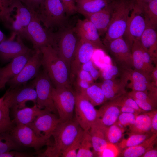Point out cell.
Here are the masks:
<instances>
[{
    "instance_id": "6da1fadb",
    "label": "cell",
    "mask_w": 157,
    "mask_h": 157,
    "mask_svg": "<svg viewBox=\"0 0 157 157\" xmlns=\"http://www.w3.org/2000/svg\"><path fill=\"white\" fill-rule=\"evenodd\" d=\"M83 130L75 117L64 122L60 121L53 132L50 140L43 152L37 154L38 157L62 156L65 151L70 145L79 134Z\"/></svg>"
},
{
    "instance_id": "7a4b0ae2",
    "label": "cell",
    "mask_w": 157,
    "mask_h": 157,
    "mask_svg": "<svg viewBox=\"0 0 157 157\" xmlns=\"http://www.w3.org/2000/svg\"><path fill=\"white\" fill-rule=\"evenodd\" d=\"M40 50L41 55L42 65L47 73L53 87L72 89L70 71L55 49L49 45L42 47Z\"/></svg>"
},
{
    "instance_id": "3957f363",
    "label": "cell",
    "mask_w": 157,
    "mask_h": 157,
    "mask_svg": "<svg viewBox=\"0 0 157 157\" xmlns=\"http://www.w3.org/2000/svg\"><path fill=\"white\" fill-rule=\"evenodd\" d=\"M135 1V0H115L111 2V17L104 40L105 45L123 36Z\"/></svg>"
},
{
    "instance_id": "277c9868",
    "label": "cell",
    "mask_w": 157,
    "mask_h": 157,
    "mask_svg": "<svg viewBox=\"0 0 157 157\" xmlns=\"http://www.w3.org/2000/svg\"><path fill=\"white\" fill-rule=\"evenodd\" d=\"M51 46L70 72L71 61L79 40L74 28L61 27L57 32H51Z\"/></svg>"
},
{
    "instance_id": "5b68a950",
    "label": "cell",
    "mask_w": 157,
    "mask_h": 157,
    "mask_svg": "<svg viewBox=\"0 0 157 157\" xmlns=\"http://www.w3.org/2000/svg\"><path fill=\"white\" fill-rule=\"evenodd\" d=\"M44 27L52 31L62 27L66 21V12L60 0H44L35 12Z\"/></svg>"
},
{
    "instance_id": "8992f818",
    "label": "cell",
    "mask_w": 157,
    "mask_h": 157,
    "mask_svg": "<svg viewBox=\"0 0 157 157\" xmlns=\"http://www.w3.org/2000/svg\"><path fill=\"white\" fill-rule=\"evenodd\" d=\"M32 84L36 92V104L38 107L40 109H45L57 115V112L52 97V91L53 86L44 69L39 72L32 81Z\"/></svg>"
},
{
    "instance_id": "52a82bcc",
    "label": "cell",
    "mask_w": 157,
    "mask_h": 157,
    "mask_svg": "<svg viewBox=\"0 0 157 157\" xmlns=\"http://www.w3.org/2000/svg\"><path fill=\"white\" fill-rule=\"evenodd\" d=\"M52 94L60 121L72 119L75 102V93L72 89L53 87Z\"/></svg>"
},
{
    "instance_id": "ba28073f",
    "label": "cell",
    "mask_w": 157,
    "mask_h": 157,
    "mask_svg": "<svg viewBox=\"0 0 157 157\" xmlns=\"http://www.w3.org/2000/svg\"><path fill=\"white\" fill-rule=\"evenodd\" d=\"M75 118L84 131H89L99 119L98 110L87 99L80 94L74 92Z\"/></svg>"
},
{
    "instance_id": "9c48e42d",
    "label": "cell",
    "mask_w": 157,
    "mask_h": 157,
    "mask_svg": "<svg viewBox=\"0 0 157 157\" xmlns=\"http://www.w3.org/2000/svg\"><path fill=\"white\" fill-rule=\"evenodd\" d=\"M14 6L15 14L11 13L4 24L22 39H27L26 30L32 18V11L18 0H15Z\"/></svg>"
},
{
    "instance_id": "30bf717a",
    "label": "cell",
    "mask_w": 157,
    "mask_h": 157,
    "mask_svg": "<svg viewBox=\"0 0 157 157\" xmlns=\"http://www.w3.org/2000/svg\"><path fill=\"white\" fill-rule=\"evenodd\" d=\"M41 23L35 12L32 11V18L26 30L27 40L31 42L35 51L52 44L51 31L44 27Z\"/></svg>"
},
{
    "instance_id": "8fae6325",
    "label": "cell",
    "mask_w": 157,
    "mask_h": 157,
    "mask_svg": "<svg viewBox=\"0 0 157 157\" xmlns=\"http://www.w3.org/2000/svg\"><path fill=\"white\" fill-rule=\"evenodd\" d=\"M10 133L22 147H32L37 151L47 145L50 140L38 136L31 128L25 125H15Z\"/></svg>"
},
{
    "instance_id": "7c38bea8",
    "label": "cell",
    "mask_w": 157,
    "mask_h": 157,
    "mask_svg": "<svg viewBox=\"0 0 157 157\" xmlns=\"http://www.w3.org/2000/svg\"><path fill=\"white\" fill-rule=\"evenodd\" d=\"M146 25L145 21L142 11L135 1L134 7L130 14L123 35L131 49L134 41L135 40H140Z\"/></svg>"
},
{
    "instance_id": "4fadbf2b",
    "label": "cell",
    "mask_w": 157,
    "mask_h": 157,
    "mask_svg": "<svg viewBox=\"0 0 157 157\" xmlns=\"http://www.w3.org/2000/svg\"><path fill=\"white\" fill-rule=\"evenodd\" d=\"M35 51L19 73L7 83L10 88L26 84L38 74L42 65L41 55L40 50Z\"/></svg>"
},
{
    "instance_id": "5bb4252c",
    "label": "cell",
    "mask_w": 157,
    "mask_h": 157,
    "mask_svg": "<svg viewBox=\"0 0 157 157\" xmlns=\"http://www.w3.org/2000/svg\"><path fill=\"white\" fill-rule=\"evenodd\" d=\"M121 69L133 67L131 49L123 37L105 44Z\"/></svg>"
},
{
    "instance_id": "9a60e30c",
    "label": "cell",
    "mask_w": 157,
    "mask_h": 157,
    "mask_svg": "<svg viewBox=\"0 0 157 157\" xmlns=\"http://www.w3.org/2000/svg\"><path fill=\"white\" fill-rule=\"evenodd\" d=\"M60 122L56 115L47 111L26 125L31 128L38 136L50 140L53 132Z\"/></svg>"
},
{
    "instance_id": "2e32d148",
    "label": "cell",
    "mask_w": 157,
    "mask_h": 157,
    "mask_svg": "<svg viewBox=\"0 0 157 157\" xmlns=\"http://www.w3.org/2000/svg\"><path fill=\"white\" fill-rule=\"evenodd\" d=\"M10 96V110L12 112L24 108L26 103L28 101L36 104L37 95L34 86L31 83L29 85H22L14 88L9 89Z\"/></svg>"
},
{
    "instance_id": "e0dca14e",
    "label": "cell",
    "mask_w": 157,
    "mask_h": 157,
    "mask_svg": "<svg viewBox=\"0 0 157 157\" xmlns=\"http://www.w3.org/2000/svg\"><path fill=\"white\" fill-rule=\"evenodd\" d=\"M74 29L79 39L90 43L96 49L106 51L97 29L88 19H78Z\"/></svg>"
},
{
    "instance_id": "ac0fdd59",
    "label": "cell",
    "mask_w": 157,
    "mask_h": 157,
    "mask_svg": "<svg viewBox=\"0 0 157 157\" xmlns=\"http://www.w3.org/2000/svg\"><path fill=\"white\" fill-rule=\"evenodd\" d=\"M17 34L12 32L10 37L0 43V59L3 61L11 60L19 55L33 51L24 45L22 39Z\"/></svg>"
},
{
    "instance_id": "d6986e66",
    "label": "cell",
    "mask_w": 157,
    "mask_h": 157,
    "mask_svg": "<svg viewBox=\"0 0 157 157\" xmlns=\"http://www.w3.org/2000/svg\"><path fill=\"white\" fill-rule=\"evenodd\" d=\"M96 49L90 43L79 39L71 63L70 78L71 82L81 69L82 65L91 60Z\"/></svg>"
},
{
    "instance_id": "ffe728a7",
    "label": "cell",
    "mask_w": 157,
    "mask_h": 157,
    "mask_svg": "<svg viewBox=\"0 0 157 157\" xmlns=\"http://www.w3.org/2000/svg\"><path fill=\"white\" fill-rule=\"evenodd\" d=\"M35 51L17 56L7 65L0 68V89L4 88L8 82L19 73Z\"/></svg>"
},
{
    "instance_id": "44dd1931",
    "label": "cell",
    "mask_w": 157,
    "mask_h": 157,
    "mask_svg": "<svg viewBox=\"0 0 157 157\" xmlns=\"http://www.w3.org/2000/svg\"><path fill=\"white\" fill-rule=\"evenodd\" d=\"M112 14L111 2L102 10L98 12L83 15L91 22L97 29L100 36L106 33L109 25Z\"/></svg>"
},
{
    "instance_id": "7402d4cb",
    "label": "cell",
    "mask_w": 157,
    "mask_h": 157,
    "mask_svg": "<svg viewBox=\"0 0 157 157\" xmlns=\"http://www.w3.org/2000/svg\"><path fill=\"white\" fill-rule=\"evenodd\" d=\"M156 29L152 26L146 24L139 40L143 48L150 54L153 63L157 64V34Z\"/></svg>"
},
{
    "instance_id": "603a6c76",
    "label": "cell",
    "mask_w": 157,
    "mask_h": 157,
    "mask_svg": "<svg viewBox=\"0 0 157 157\" xmlns=\"http://www.w3.org/2000/svg\"><path fill=\"white\" fill-rule=\"evenodd\" d=\"M98 110V121L106 128L115 123L121 113L118 106L112 101L105 102Z\"/></svg>"
},
{
    "instance_id": "cb8c5ba5",
    "label": "cell",
    "mask_w": 157,
    "mask_h": 157,
    "mask_svg": "<svg viewBox=\"0 0 157 157\" xmlns=\"http://www.w3.org/2000/svg\"><path fill=\"white\" fill-rule=\"evenodd\" d=\"M47 111L48 110L39 108L35 104L31 107L26 106L12 112L13 119L12 120L15 125H27L32 122L39 115Z\"/></svg>"
},
{
    "instance_id": "d4e9b609",
    "label": "cell",
    "mask_w": 157,
    "mask_h": 157,
    "mask_svg": "<svg viewBox=\"0 0 157 157\" xmlns=\"http://www.w3.org/2000/svg\"><path fill=\"white\" fill-rule=\"evenodd\" d=\"M107 101L113 100L127 93L126 86L120 79L105 80L98 85Z\"/></svg>"
},
{
    "instance_id": "484cf974",
    "label": "cell",
    "mask_w": 157,
    "mask_h": 157,
    "mask_svg": "<svg viewBox=\"0 0 157 157\" xmlns=\"http://www.w3.org/2000/svg\"><path fill=\"white\" fill-rule=\"evenodd\" d=\"M106 128L98 121L92 126L89 131L94 156H97V154L105 147L108 143L105 138Z\"/></svg>"
},
{
    "instance_id": "4316f807",
    "label": "cell",
    "mask_w": 157,
    "mask_h": 157,
    "mask_svg": "<svg viewBox=\"0 0 157 157\" xmlns=\"http://www.w3.org/2000/svg\"><path fill=\"white\" fill-rule=\"evenodd\" d=\"M0 102V133L10 131L15 126L10 116V102L9 92L7 90Z\"/></svg>"
},
{
    "instance_id": "83f0119b",
    "label": "cell",
    "mask_w": 157,
    "mask_h": 157,
    "mask_svg": "<svg viewBox=\"0 0 157 157\" xmlns=\"http://www.w3.org/2000/svg\"><path fill=\"white\" fill-rule=\"evenodd\" d=\"M157 133L152 134L149 138L141 144L126 148L122 150L119 156L123 157H139L148 150L154 148L157 142Z\"/></svg>"
},
{
    "instance_id": "f1b7e54d",
    "label": "cell",
    "mask_w": 157,
    "mask_h": 157,
    "mask_svg": "<svg viewBox=\"0 0 157 157\" xmlns=\"http://www.w3.org/2000/svg\"><path fill=\"white\" fill-rule=\"evenodd\" d=\"M121 69L120 79L125 85L129 83L154 84L152 81L150 74L131 68Z\"/></svg>"
},
{
    "instance_id": "f546056e",
    "label": "cell",
    "mask_w": 157,
    "mask_h": 157,
    "mask_svg": "<svg viewBox=\"0 0 157 157\" xmlns=\"http://www.w3.org/2000/svg\"><path fill=\"white\" fill-rule=\"evenodd\" d=\"M77 12L82 15L99 11L107 7L108 0H75Z\"/></svg>"
},
{
    "instance_id": "4dcf8cb0",
    "label": "cell",
    "mask_w": 157,
    "mask_h": 157,
    "mask_svg": "<svg viewBox=\"0 0 157 157\" xmlns=\"http://www.w3.org/2000/svg\"><path fill=\"white\" fill-rule=\"evenodd\" d=\"M144 16L146 23L156 28L157 25V0L145 2L135 0Z\"/></svg>"
},
{
    "instance_id": "1f68e13d",
    "label": "cell",
    "mask_w": 157,
    "mask_h": 157,
    "mask_svg": "<svg viewBox=\"0 0 157 157\" xmlns=\"http://www.w3.org/2000/svg\"><path fill=\"white\" fill-rule=\"evenodd\" d=\"M76 93L83 96L94 107L103 104L107 101L101 88L94 83L86 89Z\"/></svg>"
},
{
    "instance_id": "d6a6232c",
    "label": "cell",
    "mask_w": 157,
    "mask_h": 157,
    "mask_svg": "<svg viewBox=\"0 0 157 157\" xmlns=\"http://www.w3.org/2000/svg\"><path fill=\"white\" fill-rule=\"evenodd\" d=\"M129 127L131 132L134 133L143 134L151 132V118L147 112L137 115L135 123Z\"/></svg>"
},
{
    "instance_id": "836d02e7",
    "label": "cell",
    "mask_w": 157,
    "mask_h": 157,
    "mask_svg": "<svg viewBox=\"0 0 157 157\" xmlns=\"http://www.w3.org/2000/svg\"><path fill=\"white\" fill-rule=\"evenodd\" d=\"M144 51L140 40H135L131 49L133 67L135 69L147 73L143 63Z\"/></svg>"
},
{
    "instance_id": "e575fe53",
    "label": "cell",
    "mask_w": 157,
    "mask_h": 157,
    "mask_svg": "<svg viewBox=\"0 0 157 157\" xmlns=\"http://www.w3.org/2000/svg\"><path fill=\"white\" fill-rule=\"evenodd\" d=\"M152 134L151 132L143 134L131 132L127 138L123 139L117 145L121 151L126 148L141 144L149 137Z\"/></svg>"
},
{
    "instance_id": "d590c367",
    "label": "cell",
    "mask_w": 157,
    "mask_h": 157,
    "mask_svg": "<svg viewBox=\"0 0 157 157\" xmlns=\"http://www.w3.org/2000/svg\"><path fill=\"white\" fill-rule=\"evenodd\" d=\"M22 147L10 132L0 133V154L12 150L20 151Z\"/></svg>"
},
{
    "instance_id": "8d00e7d4",
    "label": "cell",
    "mask_w": 157,
    "mask_h": 157,
    "mask_svg": "<svg viewBox=\"0 0 157 157\" xmlns=\"http://www.w3.org/2000/svg\"><path fill=\"white\" fill-rule=\"evenodd\" d=\"M125 129L119 126L115 123L106 127L105 135L108 143L117 144L122 138Z\"/></svg>"
},
{
    "instance_id": "74e56055",
    "label": "cell",
    "mask_w": 157,
    "mask_h": 157,
    "mask_svg": "<svg viewBox=\"0 0 157 157\" xmlns=\"http://www.w3.org/2000/svg\"><path fill=\"white\" fill-rule=\"evenodd\" d=\"M92 144L89 131H84L82 139L77 152L76 157H92L94 156L90 150Z\"/></svg>"
},
{
    "instance_id": "f35d334b",
    "label": "cell",
    "mask_w": 157,
    "mask_h": 157,
    "mask_svg": "<svg viewBox=\"0 0 157 157\" xmlns=\"http://www.w3.org/2000/svg\"><path fill=\"white\" fill-rule=\"evenodd\" d=\"M127 94L132 98L147 101L157 104V92H145L132 90L127 93Z\"/></svg>"
},
{
    "instance_id": "ab89813d",
    "label": "cell",
    "mask_w": 157,
    "mask_h": 157,
    "mask_svg": "<svg viewBox=\"0 0 157 157\" xmlns=\"http://www.w3.org/2000/svg\"><path fill=\"white\" fill-rule=\"evenodd\" d=\"M112 101L117 106L124 105L129 106L141 113L146 112L139 107L135 101L127 94V92Z\"/></svg>"
},
{
    "instance_id": "60d3db41",
    "label": "cell",
    "mask_w": 157,
    "mask_h": 157,
    "mask_svg": "<svg viewBox=\"0 0 157 157\" xmlns=\"http://www.w3.org/2000/svg\"><path fill=\"white\" fill-rule=\"evenodd\" d=\"M14 8V3L4 0H0V21L4 23L10 17Z\"/></svg>"
},
{
    "instance_id": "b9f144b4",
    "label": "cell",
    "mask_w": 157,
    "mask_h": 157,
    "mask_svg": "<svg viewBox=\"0 0 157 157\" xmlns=\"http://www.w3.org/2000/svg\"><path fill=\"white\" fill-rule=\"evenodd\" d=\"M84 131L79 134L70 145L65 151L62 155L63 157H76L77 151L80 145Z\"/></svg>"
},
{
    "instance_id": "7bdbcfd3",
    "label": "cell",
    "mask_w": 157,
    "mask_h": 157,
    "mask_svg": "<svg viewBox=\"0 0 157 157\" xmlns=\"http://www.w3.org/2000/svg\"><path fill=\"white\" fill-rule=\"evenodd\" d=\"M137 115L130 113H121L116 123L119 126L125 129L127 126H129L135 123Z\"/></svg>"
},
{
    "instance_id": "ee69618b",
    "label": "cell",
    "mask_w": 157,
    "mask_h": 157,
    "mask_svg": "<svg viewBox=\"0 0 157 157\" xmlns=\"http://www.w3.org/2000/svg\"><path fill=\"white\" fill-rule=\"evenodd\" d=\"M121 151L117 144L108 143L105 147L97 155L100 157H115L119 156Z\"/></svg>"
},
{
    "instance_id": "f6af8a7d",
    "label": "cell",
    "mask_w": 157,
    "mask_h": 157,
    "mask_svg": "<svg viewBox=\"0 0 157 157\" xmlns=\"http://www.w3.org/2000/svg\"><path fill=\"white\" fill-rule=\"evenodd\" d=\"M119 73V70L117 66L109 65L102 70L101 76L104 80H110L116 78Z\"/></svg>"
},
{
    "instance_id": "bcb514c9",
    "label": "cell",
    "mask_w": 157,
    "mask_h": 157,
    "mask_svg": "<svg viewBox=\"0 0 157 157\" xmlns=\"http://www.w3.org/2000/svg\"><path fill=\"white\" fill-rule=\"evenodd\" d=\"M36 154V152L31 153L12 150L0 154V157H32L34 156Z\"/></svg>"
},
{
    "instance_id": "7dc6e473",
    "label": "cell",
    "mask_w": 157,
    "mask_h": 157,
    "mask_svg": "<svg viewBox=\"0 0 157 157\" xmlns=\"http://www.w3.org/2000/svg\"><path fill=\"white\" fill-rule=\"evenodd\" d=\"M61 1L66 14L69 15L77 12L75 0H60Z\"/></svg>"
},
{
    "instance_id": "c3c4849f",
    "label": "cell",
    "mask_w": 157,
    "mask_h": 157,
    "mask_svg": "<svg viewBox=\"0 0 157 157\" xmlns=\"http://www.w3.org/2000/svg\"><path fill=\"white\" fill-rule=\"evenodd\" d=\"M133 99L135 101L139 107L142 110L146 112L151 111L156 109V104L135 98Z\"/></svg>"
},
{
    "instance_id": "681fc988",
    "label": "cell",
    "mask_w": 157,
    "mask_h": 157,
    "mask_svg": "<svg viewBox=\"0 0 157 157\" xmlns=\"http://www.w3.org/2000/svg\"><path fill=\"white\" fill-rule=\"evenodd\" d=\"M30 10L35 12L44 0H18Z\"/></svg>"
},
{
    "instance_id": "f907efd6",
    "label": "cell",
    "mask_w": 157,
    "mask_h": 157,
    "mask_svg": "<svg viewBox=\"0 0 157 157\" xmlns=\"http://www.w3.org/2000/svg\"><path fill=\"white\" fill-rule=\"evenodd\" d=\"M76 76V78L86 81L91 84L94 83V80L90 73L85 70H80L77 72Z\"/></svg>"
},
{
    "instance_id": "816d5d0a",
    "label": "cell",
    "mask_w": 157,
    "mask_h": 157,
    "mask_svg": "<svg viewBox=\"0 0 157 157\" xmlns=\"http://www.w3.org/2000/svg\"><path fill=\"white\" fill-rule=\"evenodd\" d=\"M151 120V132L152 134L157 133V111L156 110L147 112Z\"/></svg>"
},
{
    "instance_id": "f5cc1de1",
    "label": "cell",
    "mask_w": 157,
    "mask_h": 157,
    "mask_svg": "<svg viewBox=\"0 0 157 157\" xmlns=\"http://www.w3.org/2000/svg\"><path fill=\"white\" fill-rule=\"evenodd\" d=\"M76 92H79L88 88L90 84L88 81L76 78Z\"/></svg>"
},
{
    "instance_id": "db71d44e",
    "label": "cell",
    "mask_w": 157,
    "mask_h": 157,
    "mask_svg": "<svg viewBox=\"0 0 157 157\" xmlns=\"http://www.w3.org/2000/svg\"><path fill=\"white\" fill-rule=\"evenodd\" d=\"M118 106L119 108L121 113H130L136 115L141 113L133 108L125 105H120Z\"/></svg>"
},
{
    "instance_id": "11a10c76",
    "label": "cell",
    "mask_w": 157,
    "mask_h": 157,
    "mask_svg": "<svg viewBox=\"0 0 157 157\" xmlns=\"http://www.w3.org/2000/svg\"><path fill=\"white\" fill-rule=\"evenodd\" d=\"M141 157H157V147L151 149L145 153Z\"/></svg>"
},
{
    "instance_id": "9f6ffc18",
    "label": "cell",
    "mask_w": 157,
    "mask_h": 157,
    "mask_svg": "<svg viewBox=\"0 0 157 157\" xmlns=\"http://www.w3.org/2000/svg\"><path fill=\"white\" fill-rule=\"evenodd\" d=\"M88 72L90 73L94 80H96L100 75L99 72L95 67L94 65L89 70Z\"/></svg>"
},
{
    "instance_id": "6f0895ef",
    "label": "cell",
    "mask_w": 157,
    "mask_h": 157,
    "mask_svg": "<svg viewBox=\"0 0 157 157\" xmlns=\"http://www.w3.org/2000/svg\"><path fill=\"white\" fill-rule=\"evenodd\" d=\"M150 76L152 82L157 86V65L150 73Z\"/></svg>"
},
{
    "instance_id": "680465c9",
    "label": "cell",
    "mask_w": 157,
    "mask_h": 157,
    "mask_svg": "<svg viewBox=\"0 0 157 157\" xmlns=\"http://www.w3.org/2000/svg\"><path fill=\"white\" fill-rule=\"evenodd\" d=\"M6 39L5 36L0 29V43Z\"/></svg>"
},
{
    "instance_id": "91938a15",
    "label": "cell",
    "mask_w": 157,
    "mask_h": 157,
    "mask_svg": "<svg viewBox=\"0 0 157 157\" xmlns=\"http://www.w3.org/2000/svg\"><path fill=\"white\" fill-rule=\"evenodd\" d=\"M5 0L7 1H8V2H9L12 3H13L15 0Z\"/></svg>"
},
{
    "instance_id": "94428289",
    "label": "cell",
    "mask_w": 157,
    "mask_h": 157,
    "mask_svg": "<svg viewBox=\"0 0 157 157\" xmlns=\"http://www.w3.org/2000/svg\"><path fill=\"white\" fill-rule=\"evenodd\" d=\"M140 0L144 1V2H150L151 1L153 0Z\"/></svg>"
},
{
    "instance_id": "6125c7cd",
    "label": "cell",
    "mask_w": 157,
    "mask_h": 157,
    "mask_svg": "<svg viewBox=\"0 0 157 157\" xmlns=\"http://www.w3.org/2000/svg\"><path fill=\"white\" fill-rule=\"evenodd\" d=\"M5 97V94L1 97L0 98V102L3 99L4 97Z\"/></svg>"
}]
</instances>
